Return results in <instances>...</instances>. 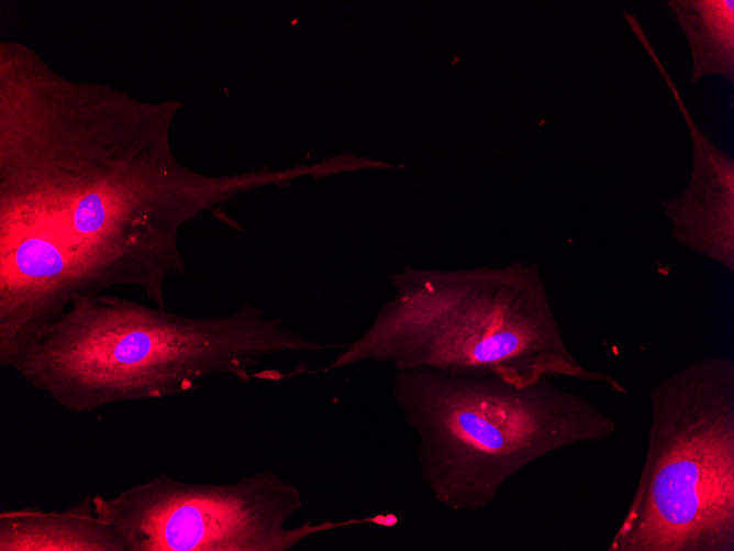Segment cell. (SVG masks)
<instances>
[{"instance_id":"1","label":"cell","mask_w":734,"mask_h":551,"mask_svg":"<svg viewBox=\"0 0 734 551\" xmlns=\"http://www.w3.org/2000/svg\"><path fill=\"white\" fill-rule=\"evenodd\" d=\"M333 346L248 301L227 315L190 317L101 293L76 297L12 370L62 408L82 414L187 393L218 376L271 381L253 368Z\"/></svg>"},{"instance_id":"2","label":"cell","mask_w":734,"mask_h":551,"mask_svg":"<svg viewBox=\"0 0 734 551\" xmlns=\"http://www.w3.org/2000/svg\"><path fill=\"white\" fill-rule=\"evenodd\" d=\"M371 323L322 371L382 362L526 385L566 377L623 394L614 376L569 351L537 264L435 269L403 266Z\"/></svg>"},{"instance_id":"3","label":"cell","mask_w":734,"mask_h":551,"mask_svg":"<svg viewBox=\"0 0 734 551\" xmlns=\"http://www.w3.org/2000/svg\"><path fill=\"white\" fill-rule=\"evenodd\" d=\"M394 372L393 400L415 433L423 481L451 510L485 509L529 464L616 431L612 416L552 378L521 385L429 370Z\"/></svg>"},{"instance_id":"4","label":"cell","mask_w":734,"mask_h":551,"mask_svg":"<svg viewBox=\"0 0 734 551\" xmlns=\"http://www.w3.org/2000/svg\"><path fill=\"white\" fill-rule=\"evenodd\" d=\"M649 407L644 464L608 551H734V361L682 366Z\"/></svg>"},{"instance_id":"5","label":"cell","mask_w":734,"mask_h":551,"mask_svg":"<svg viewBox=\"0 0 734 551\" xmlns=\"http://www.w3.org/2000/svg\"><path fill=\"white\" fill-rule=\"evenodd\" d=\"M98 519L126 551H288L308 538L357 525H393V515L288 526L300 489L273 470L232 483H187L158 475L112 497L92 496Z\"/></svg>"},{"instance_id":"6","label":"cell","mask_w":734,"mask_h":551,"mask_svg":"<svg viewBox=\"0 0 734 551\" xmlns=\"http://www.w3.org/2000/svg\"><path fill=\"white\" fill-rule=\"evenodd\" d=\"M626 22L665 79L692 141L690 180L677 196L661 203L672 225L671 234L679 244L733 274L734 161L698 128L638 19L629 15Z\"/></svg>"},{"instance_id":"7","label":"cell","mask_w":734,"mask_h":551,"mask_svg":"<svg viewBox=\"0 0 734 551\" xmlns=\"http://www.w3.org/2000/svg\"><path fill=\"white\" fill-rule=\"evenodd\" d=\"M0 551H126L121 536L94 514L92 496L60 511L0 513Z\"/></svg>"},{"instance_id":"8","label":"cell","mask_w":734,"mask_h":551,"mask_svg":"<svg viewBox=\"0 0 734 551\" xmlns=\"http://www.w3.org/2000/svg\"><path fill=\"white\" fill-rule=\"evenodd\" d=\"M691 51L690 82L711 75L734 80V1L669 0Z\"/></svg>"}]
</instances>
